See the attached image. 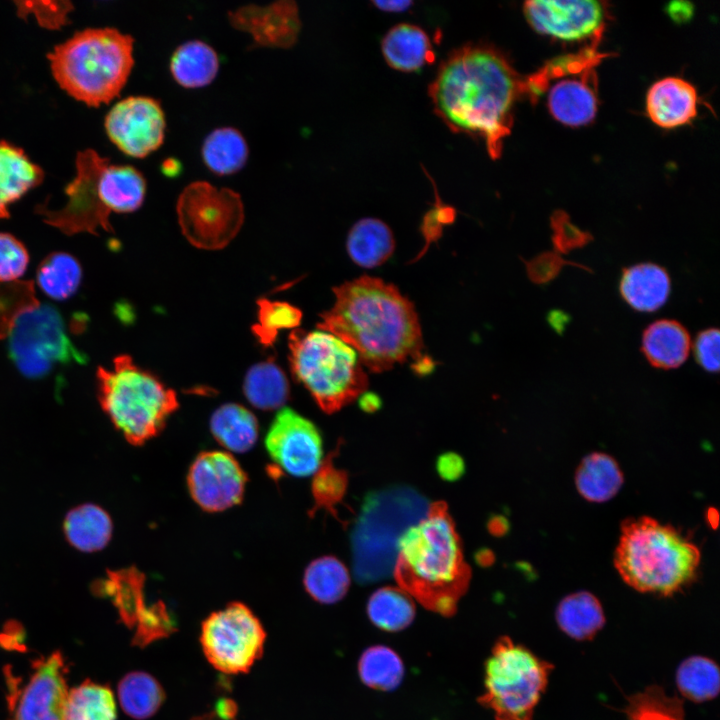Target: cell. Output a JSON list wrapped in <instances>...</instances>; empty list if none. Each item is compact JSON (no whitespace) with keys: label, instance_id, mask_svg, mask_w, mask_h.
<instances>
[{"label":"cell","instance_id":"obj_18","mask_svg":"<svg viewBox=\"0 0 720 720\" xmlns=\"http://www.w3.org/2000/svg\"><path fill=\"white\" fill-rule=\"evenodd\" d=\"M528 23L539 33L564 41L593 38L604 31L606 7L591 0L527 1Z\"/></svg>","mask_w":720,"mask_h":720},{"label":"cell","instance_id":"obj_48","mask_svg":"<svg viewBox=\"0 0 720 720\" xmlns=\"http://www.w3.org/2000/svg\"><path fill=\"white\" fill-rule=\"evenodd\" d=\"M697 363L707 372H718L720 366V334L717 328L698 333L693 344Z\"/></svg>","mask_w":720,"mask_h":720},{"label":"cell","instance_id":"obj_50","mask_svg":"<svg viewBox=\"0 0 720 720\" xmlns=\"http://www.w3.org/2000/svg\"><path fill=\"white\" fill-rule=\"evenodd\" d=\"M436 468L442 479L455 481L463 475L465 464L461 456L453 452H448L438 457Z\"/></svg>","mask_w":720,"mask_h":720},{"label":"cell","instance_id":"obj_29","mask_svg":"<svg viewBox=\"0 0 720 720\" xmlns=\"http://www.w3.org/2000/svg\"><path fill=\"white\" fill-rule=\"evenodd\" d=\"M210 429L214 438L226 449L242 453L251 449L258 437V422L245 407L228 403L212 414Z\"/></svg>","mask_w":720,"mask_h":720},{"label":"cell","instance_id":"obj_11","mask_svg":"<svg viewBox=\"0 0 720 720\" xmlns=\"http://www.w3.org/2000/svg\"><path fill=\"white\" fill-rule=\"evenodd\" d=\"M8 337L9 357L28 378L47 376L58 364L86 362L67 335L60 312L49 304L22 314Z\"/></svg>","mask_w":720,"mask_h":720},{"label":"cell","instance_id":"obj_46","mask_svg":"<svg viewBox=\"0 0 720 720\" xmlns=\"http://www.w3.org/2000/svg\"><path fill=\"white\" fill-rule=\"evenodd\" d=\"M18 15H34L38 23L49 29H58L67 22V15L73 6L68 1H25L16 2Z\"/></svg>","mask_w":720,"mask_h":720},{"label":"cell","instance_id":"obj_33","mask_svg":"<svg viewBox=\"0 0 720 720\" xmlns=\"http://www.w3.org/2000/svg\"><path fill=\"white\" fill-rule=\"evenodd\" d=\"M243 390L254 407L272 410L281 407L287 400L289 383L284 372L272 360H267L248 370Z\"/></svg>","mask_w":720,"mask_h":720},{"label":"cell","instance_id":"obj_13","mask_svg":"<svg viewBox=\"0 0 720 720\" xmlns=\"http://www.w3.org/2000/svg\"><path fill=\"white\" fill-rule=\"evenodd\" d=\"M266 632L253 612L239 602L210 614L200 642L208 662L226 674L245 673L262 656Z\"/></svg>","mask_w":720,"mask_h":720},{"label":"cell","instance_id":"obj_28","mask_svg":"<svg viewBox=\"0 0 720 720\" xmlns=\"http://www.w3.org/2000/svg\"><path fill=\"white\" fill-rule=\"evenodd\" d=\"M575 483L579 493L588 501L605 502L621 488L623 474L611 456L596 452L581 461Z\"/></svg>","mask_w":720,"mask_h":720},{"label":"cell","instance_id":"obj_16","mask_svg":"<svg viewBox=\"0 0 720 720\" xmlns=\"http://www.w3.org/2000/svg\"><path fill=\"white\" fill-rule=\"evenodd\" d=\"M271 459L285 472L306 477L322 465V438L316 426L290 408L279 411L265 439Z\"/></svg>","mask_w":720,"mask_h":720},{"label":"cell","instance_id":"obj_15","mask_svg":"<svg viewBox=\"0 0 720 720\" xmlns=\"http://www.w3.org/2000/svg\"><path fill=\"white\" fill-rule=\"evenodd\" d=\"M105 131L124 154L143 158L157 150L165 137V114L158 100L129 96L117 102L105 117Z\"/></svg>","mask_w":720,"mask_h":720},{"label":"cell","instance_id":"obj_22","mask_svg":"<svg viewBox=\"0 0 720 720\" xmlns=\"http://www.w3.org/2000/svg\"><path fill=\"white\" fill-rule=\"evenodd\" d=\"M619 292L634 310L654 312L666 303L670 295V276L666 269L658 264H635L623 270Z\"/></svg>","mask_w":720,"mask_h":720},{"label":"cell","instance_id":"obj_31","mask_svg":"<svg viewBox=\"0 0 720 720\" xmlns=\"http://www.w3.org/2000/svg\"><path fill=\"white\" fill-rule=\"evenodd\" d=\"M64 532L78 550L93 552L102 549L112 535V521L99 506L85 504L74 508L65 518Z\"/></svg>","mask_w":720,"mask_h":720},{"label":"cell","instance_id":"obj_52","mask_svg":"<svg viewBox=\"0 0 720 720\" xmlns=\"http://www.w3.org/2000/svg\"><path fill=\"white\" fill-rule=\"evenodd\" d=\"M359 405L361 409L366 412H374L380 407L381 401L379 397L373 393H364L361 394Z\"/></svg>","mask_w":720,"mask_h":720},{"label":"cell","instance_id":"obj_55","mask_svg":"<svg viewBox=\"0 0 720 720\" xmlns=\"http://www.w3.org/2000/svg\"><path fill=\"white\" fill-rule=\"evenodd\" d=\"M494 560L492 552L488 550H481L476 556V561L484 566L490 565Z\"/></svg>","mask_w":720,"mask_h":720},{"label":"cell","instance_id":"obj_51","mask_svg":"<svg viewBox=\"0 0 720 720\" xmlns=\"http://www.w3.org/2000/svg\"><path fill=\"white\" fill-rule=\"evenodd\" d=\"M372 4L379 10L385 12H403L413 4L410 0L372 1Z\"/></svg>","mask_w":720,"mask_h":720},{"label":"cell","instance_id":"obj_35","mask_svg":"<svg viewBox=\"0 0 720 720\" xmlns=\"http://www.w3.org/2000/svg\"><path fill=\"white\" fill-rule=\"evenodd\" d=\"M367 613L371 622L386 632H397L408 627L416 613L413 598L403 589L382 587L369 598Z\"/></svg>","mask_w":720,"mask_h":720},{"label":"cell","instance_id":"obj_39","mask_svg":"<svg viewBox=\"0 0 720 720\" xmlns=\"http://www.w3.org/2000/svg\"><path fill=\"white\" fill-rule=\"evenodd\" d=\"M358 672L362 682L369 688L390 691L402 681L404 665L393 649L377 645L362 653Z\"/></svg>","mask_w":720,"mask_h":720},{"label":"cell","instance_id":"obj_34","mask_svg":"<svg viewBox=\"0 0 720 720\" xmlns=\"http://www.w3.org/2000/svg\"><path fill=\"white\" fill-rule=\"evenodd\" d=\"M118 697L122 709L137 720L153 716L165 700V692L152 675L135 671L126 674L118 684Z\"/></svg>","mask_w":720,"mask_h":720},{"label":"cell","instance_id":"obj_53","mask_svg":"<svg viewBox=\"0 0 720 720\" xmlns=\"http://www.w3.org/2000/svg\"><path fill=\"white\" fill-rule=\"evenodd\" d=\"M508 528V522L502 516H494L489 520L488 529L493 535L501 536L507 532Z\"/></svg>","mask_w":720,"mask_h":720},{"label":"cell","instance_id":"obj_45","mask_svg":"<svg viewBox=\"0 0 720 720\" xmlns=\"http://www.w3.org/2000/svg\"><path fill=\"white\" fill-rule=\"evenodd\" d=\"M552 244L557 253L567 254L582 248L592 241L589 232L581 230L570 221L563 211H556L551 217Z\"/></svg>","mask_w":720,"mask_h":720},{"label":"cell","instance_id":"obj_32","mask_svg":"<svg viewBox=\"0 0 720 720\" xmlns=\"http://www.w3.org/2000/svg\"><path fill=\"white\" fill-rule=\"evenodd\" d=\"M201 154L206 166L218 175H230L246 164L249 149L243 135L233 127H221L205 138Z\"/></svg>","mask_w":720,"mask_h":720},{"label":"cell","instance_id":"obj_2","mask_svg":"<svg viewBox=\"0 0 720 720\" xmlns=\"http://www.w3.org/2000/svg\"><path fill=\"white\" fill-rule=\"evenodd\" d=\"M334 305L320 314L319 330L333 334L359 355L361 364L375 373L422 355L421 326L414 305L391 283L361 276L333 288Z\"/></svg>","mask_w":720,"mask_h":720},{"label":"cell","instance_id":"obj_4","mask_svg":"<svg viewBox=\"0 0 720 720\" xmlns=\"http://www.w3.org/2000/svg\"><path fill=\"white\" fill-rule=\"evenodd\" d=\"M700 559L698 547L673 526L642 516L623 522L614 564L635 590L668 596L696 579Z\"/></svg>","mask_w":720,"mask_h":720},{"label":"cell","instance_id":"obj_1","mask_svg":"<svg viewBox=\"0 0 720 720\" xmlns=\"http://www.w3.org/2000/svg\"><path fill=\"white\" fill-rule=\"evenodd\" d=\"M435 113L454 132L483 139L498 159L513 125V106L525 97L524 77L489 44H466L440 64L428 88Z\"/></svg>","mask_w":720,"mask_h":720},{"label":"cell","instance_id":"obj_44","mask_svg":"<svg viewBox=\"0 0 720 720\" xmlns=\"http://www.w3.org/2000/svg\"><path fill=\"white\" fill-rule=\"evenodd\" d=\"M29 254L21 241L0 232V282L16 281L28 266Z\"/></svg>","mask_w":720,"mask_h":720},{"label":"cell","instance_id":"obj_26","mask_svg":"<svg viewBox=\"0 0 720 720\" xmlns=\"http://www.w3.org/2000/svg\"><path fill=\"white\" fill-rule=\"evenodd\" d=\"M346 248L355 264L373 268L390 258L395 249V240L386 223L377 218L366 217L351 227Z\"/></svg>","mask_w":720,"mask_h":720},{"label":"cell","instance_id":"obj_10","mask_svg":"<svg viewBox=\"0 0 720 720\" xmlns=\"http://www.w3.org/2000/svg\"><path fill=\"white\" fill-rule=\"evenodd\" d=\"M109 165V159L94 150L78 152L76 175L65 188L67 201L64 206L52 210L39 205L35 212L45 223L66 235L97 234L98 228L113 231L109 222L110 213L115 212Z\"/></svg>","mask_w":720,"mask_h":720},{"label":"cell","instance_id":"obj_41","mask_svg":"<svg viewBox=\"0 0 720 720\" xmlns=\"http://www.w3.org/2000/svg\"><path fill=\"white\" fill-rule=\"evenodd\" d=\"M39 305L32 281L0 282V340L9 336L22 314Z\"/></svg>","mask_w":720,"mask_h":720},{"label":"cell","instance_id":"obj_14","mask_svg":"<svg viewBox=\"0 0 720 720\" xmlns=\"http://www.w3.org/2000/svg\"><path fill=\"white\" fill-rule=\"evenodd\" d=\"M62 655L52 654L32 662L23 682L7 673L8 708L11 720H62L68 689Z\"/></svg>","mask_w":720,"mask_h":720},{"label":"cell","instance_id":"obj_43","mask_svg":"<svg viewBox=\"0 0 720 720\" xmlns=\"http://www.w3.org/2000/svg\"><path fill=\"white\" fill-rule=\"evenodd\" d=\"M347 476L326 460L317 470L312 482V493L318 507L332 509L345 495Z\"/></svg>","mask_w":720,"mask_h":720},{"label":"cell","instance_id":"obj_3","mask_svg":"<svg viewBox=\"0 0 720 720\" xmlns=\"http://www.w3.org/2000/svg\"><path fill=\"white\" fill-rule=\"evenodd\" d=\"M394 575L404 591L425 608L452 616L464 594L469 569L454 524L443 504L411 526L399 543Z\"/></svg>","mask_w":720,"mask_h":720},{"label":"cell","instance_id":"obj_20","mask_svg":"<svg viewBox=\"0 0 720 720\" xmlns=\"http://www.w3.org/2000/svg\"><path fill=\"white\" fill-rule=\"evenodd\" d=\"M547 93V106L560 123L579 127L590 123L598 109V79L595 68L553 81Z\"/></svg>","mask_w":720,"mask_h":720},{"label":"cell","instance_id":"obj_19","mask_svg":"<svg viewBox=\"0 0 720 720\" xmlns=\"http://www.w3.org/2000/svg\"><path fill=\"white\" fill-rule=\"evenodd\" d=\"M228 18L233 27L250 33L255 44L265 47L293 46L301 28L297 5L288 0L246 5L229 12Z\"/></svg>","mask_w":720,"mask_h":720},{"label":"cell","instance_id":"obj_5","mask_svg":"<svg viewBox=\"0 0 720 720\" xmlns=\"http://www.w3.org/2000/svg\"><path fill=\"white\" fill-rule=\"evenodd\" d=\"M134 39L112 27L87 28L48 54L55 81L71 97L98 107L119 95L134 65Z\"/></svg>","mask_w":720,"mask_h":720},{"label":"cell","instance_id":"obj_38","mask_svg":"<svg viewBox=\"0 0 720 720\" xmlns=\"http://www.w3.org/2000/svg\"><path fill=\"white\" fill-rule=\"evenodd\" d=\"M62 720H116L112 691L106 686L85 681L68 692Z\"/></svg>","mask_w":720,"mask_h":720},{"label":"cell","instance_id":"obj_37","mask_svg":"<svg viewBox=\"0 0 720 720\" xmlns=\"http://www.w3.org/2000/svg\"><path fill=\"white\" fill-rule=\"evenodd\" d=\"M350 586V574L335 557L324 556L312 561L304 573V587L308 594L323 604L341 600Z\"/></svg>","mask_w":720,"mask_h":720},{"label":"cell","instance_id":"obj_9","mask_svg":"<svg viewBox=\"0 0 720 720\" xmlns=\"http://www.w3.org/2000/svg\"><path fill=\"white\" fill-rule=\"evenodd\" d=\"M553 666L529 649L502 636L485 664L479 703L495 720H532Z\"/></svg>","mask_w":720,"mask_h":720},{"label":"cell","instance_id":"obj_12","mask_svg":"<svg viewBox=\"0 0 720 720\" xmlns=\"http://www.w3.org/2000/svg\"><path fill=\"white\" fill-rule=\"evenodd\" d=\"M176 209L185 237L203 249L226 246L238 233L244 220L240 195L205 181L187 185L179 195Z\"/></svg>","mask_w":720,"mask_h":720},{"label":"cell","instance_id":"obj_36","mask_svg":"<svg viewBox=\"0 0 720 720\" xmlns=\"http://www.w3.org/2000/svg\"><path fill=\"white\" fill-rule=\"evenodd\" d=\"M36 280L47 296L54 300H66L78 290L82 268L74 256L66 252H53L39 264Z\"/></svg>","mask_w":720,"mask_h":720},{"label":"cell","instance_id":"obj_17","mask_svg":"<svg viewBox=\"0 0 720 720\" xmlns=\"http://www.w3.org/2000/svg\"><path fill=\"white\" fill-rule=\"evenodd\" d=\"M246 481L236 459L222 451L200 453L187 476L193 500L208 512L223 511L240 503Z\"/></svg>","mask_w":720,"mask_h":720},{"label":"cell","instance_id":"obj_7","mask_svg":"<svg viewBox=\"0 0 720 720\" xmlns=\"http://www.w3.org/2000/svg\"><path fill=\"white\" fill-rule=\"evenodd\" d=\"M96 378L102 409L135 445L156 436L178 407L176 393L129 355L115 357L111 369L99 367Z\"/></svg>","mask_w":720,"mask_h":720},{"label":"cell","instance_id":"obj_27","mask_svg":"<svg viewBox=\"0 0 720 720\" xmlns=\"http://www.w3.org/2000/svg\"><path fill=\"white\" fill-rule=\"evenodd\" d=\"M219 69L216 51L201 40H189L179 45L170 59V71L175 81L185 88H199L211 83Z\"/></svg>","mask_w":720,"mask_h":720},{"label":"cell","instance_id":"obj_21","mask_svg":"<svg viewBox=\"0 0 720 720\" xmlns=\"http://www.w3.org/2000/svg\"><path fill=\"white\" fill-rule=\"evenodd\" d=\"M697 107L695 87L679 77H666L655 82L646 96L649 118L665 129L688 124L697 116Z\"/></svg>","mask_w":720,"mask_h":720},{"label":"cell","instance_id":"obj_56","mask_svg":"<svg viewBox=\"0 0 720 720\" xmlns=\"http://www.w3.org/2000/svg\"><path fill=\"white\" fill-rule=\"evenodd\" d=\"M708 521L710 522L711 526L716 527L718 524V513L714 509H710L708 512Z\"/></svg>","mask_w":720,"mask_h":720},{"label":"cell","instance_id":"obj_54","mask_svg":"<svg viewBox=\"0 0 720 720\" xmlns=\"http://www.w3.org/2000/svg\"><path fill=\"white\" fill-rule=\"evenodd\" d=\"M548 321L552 328H554L558 333H561L565 328V325L568 323V315L561 311H553L550 313Z\"/></svg>","mask_w":720,"mask_h":720},{"label":"cell","instance_id":"obj_47","mask_svg":"<svg viewBox=\"0 0 720 720\" xmlns=\"http://www.w3.org/2000/svg\"><path fill=\"white\" fill-rule=\"evenodd\" d=\"M525 266L529 279L538 285L547 284L554 280L565 266H574L591 271L585 265L566 260L559 253L552 251L537 254L532 259L525 261Z\"/></svg>","mask_w":720,"mask_h":720},{"label":"cell","instance_id":"obj_25","mask_svg":"<svg viewBox=\"0 0 720 720\" xmlns=\"http://www.w3.org/2000/svg\"><path fill=\"white\" fill-rule=\"evenodd\" d=\"M691 339L678 321L660 319L651 323L642 335L641 350L647 361L660 369H674L687 359Z\"/></svg>","mask_w":720,"mask_h":720},{"label":"cell","instance_id":"obj_30","mask_svg":"<svg viewBox=\"0 0 720 720\" xmlns=\"http://www.w3.org/2000/svg\"><path fill=\"white\" fill-rule=\"evenodd\" d=\"M556 621L571 638L588 640L603 627L605 617L599 600L589 592L580 591L561 600L556 609Z\"/></svg>","mask_w":720,"mask_h":720},{"label":"cell","instance_id":"obj_6","mask_svg":"<svg viewBox=\"0 0 720 720\" xmlns=\"http://www.w3.org/2000/svg\"><path fill=\"white\" fill-rule=\"evenodd\" d=\"M430 506L425 497L407 487L380 490L365 498L351 534L358 582L372 583L394 574L401 538Z\"/></svg>","mask_w":720,"mask_h":720},{"label":"cell","instance_id":"obj_23","mask_svg":"<svg viewBox=\"0 0 720 720\" xmlns=\"http://www.w3.org/2000/svg\"><path fill=\"white\" fill-rule=\"evenodd\" d=\"M381 50L386 63L402 72L418 71L435 60L429 36L411 23L391 27L382 38Z\"/></svg>","mask_w":720,"mask_h":720},{"label":"cell","instance_id":"obj_40","mask_svg":"<svg viewBox=\"0 0 720 720\" xmlns=\"http://www.w3.org/2000/svg\"><path fill=\"white\" fill-rule=\"evenodd\" d=\"M676 683L681 694L694 702L711 700L719 692L718 667L706 657L687 658L678 667Z\"/></svg>","mask_w":720,"mask_h":720},{"label":"cell","instance_id":"obj_8","mask_svg":"<svg viewBox=\"0 0 720 720\" xmlns=\"http://www.w3.org/2000/svg\"><path fill=\"white\" fill-rule=\"evenodd\" d=\"M289 349L294 376L325 412L339 410L366 390L368 377L357 353L333 334L295 329Z\"/></svg>","mask_w":720,"mask_h":720},{"label":"cell","instance_id":"obj_49","mask_svg":"<svg viewBox=\"0 0 720 720\" xmlns=\"http://www.w3.org/2000/svg\"><path fill=\"white\" fill-rule=\"evenodd\" d=\"M455 210L437 199L434 207L423 218L422 231L427 239L438 237L444 225L453 222Z\"/></svg>","mask_w":720,"mask_h":720},{"label":"cell","instance_id":"obj_42","mask_svg":"<svg viewBox=\"0 0 720 720\" xmlns=\"http://www.w3.org/2000/svg\"><path fill=\"white\" fill-rule=\"evenodd\" d=\"M258 306V323L253 331L263 345H271L280 330L300 324L301 311L289 303L261 299Z\"/></svg>","mask_w":720,"mask_h":720},{"label":"cell","instance_id":"obj_24","mask_svg":"<svg viewBox=\"0 0 720 720\" xmlns=\"http://www.w3.org/2000/svg\"><path fill=\"white\" fill-rule=\"evenodd\" d=\"M44 178L41 167L23 149L0 140V219L10 216L9 206Z\"/></svg>","mask_w":720,"mask_h":720}]
</instances>
